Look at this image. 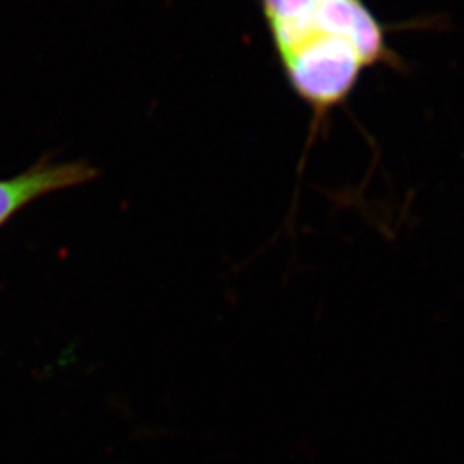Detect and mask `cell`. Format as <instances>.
I'll return each mask as SVG.
<instances>
[{
  "mask_svg": "<svg viewBox=\"0 0 464 464\" xmlns=\"http://www.w3.org/2000/svg\"><path fill=\"white\" fill-rule=\"evenodd\" d=\"M258 5L282 74L310 109L306 149L329 133L332 114L348 105L366 71H406L389 44L392 28L366 0H258Z\"/></svg>",
  "mask_w": 464,
  "mask_h": 464,
  "instance_id": "6da1fadb",
  "label": "cell"
},
{
  "mask_svg": "<svg viewBox=\"0 0 464 464\" xmlns=\"http://www.w3.org/2000/svg\"><path fill=\"white\" fill-rule=\"evenodd\" d=\"M99 178V169L86 160L53 162L44 157L21 174L0 179V227L34 201L53 193L90 184Z\"/></svg>",
  "mask_w": 464,
  "mask_h": 464,
  "instance_id": "7a4b0ae2",
  "label": "cell"
}]
</instances>
